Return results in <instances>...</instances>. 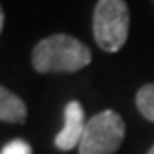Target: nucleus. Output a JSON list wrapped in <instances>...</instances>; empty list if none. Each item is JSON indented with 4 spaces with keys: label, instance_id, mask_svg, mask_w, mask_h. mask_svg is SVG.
I'll list each match as a JSON object with an SVG mask.
<instances>
[{
    "label": "nucleus",
    "instance_id": "f257e3e1",
    "mask_svg": "<svg viewBox=\"0 0 154 154\" xmlns=\"http://www.w3.org/2000/svg\"><path fill=\"white\" fill-rule=\"evenodd\" d=\"M89 47L69 34H54L41 39L32 52V65L41 74L76 72L91 63Z\"/></svg>",
    "mask_w": 154,
    "mask_h": 154
},
{
    "label": "nucleus",
    "instance_id": "f03ea898",
    "mask_svg": "<svg viewBox=\"0 0 154 154\" xmlns=\"http://www.w3.org/2000/svg\"><path fill=\"white\" fill-rule=\"evenodd\" d=\"M130 11L125 0H98L93 11V35L104 52H117L128 39Z\"/></svg>",
    "mask_w": 154,
    "mask_h": 154
},
{
    "label": "nucleus",
    "instance_id": "7ed1b4c3",
    "mask_svg": "<svg viewBox=\"0 0 154 154\" xmlns=\"http://www.w3.org/2000/svg\"><path fill=\"white\" fill-rule=\"evenodd\" d=\"M125 121L113 109H104L85 125L84 137L78 145L80 154H113L125 141Z\"/></svg>",
    "mask_w": 154,
    "mask_h": 154
},
{
    "label": "nucleus",
    "instance_id": "20e7f679",
    "mask_svg": "<svg viewBox=\"0 0 154 154\" xmlns=\"http://www.w3.org/2000/svg\"><path fill=\"white\" fill-rule=\"evenodd\" d=\"M65 125L61 132L54 139V145L60 150H71L76 145H80V141L84 137V130H85V113L84 108L78 100H71L65 106Z\"/></svg>",
    "mask_w": 154,
    "mask_h": 154
},
{
    "label": "nucleus",
    "instance_id": "39448f33",
    "mask_svg": "<svg viewBox=\"0 0 154 154\" xmlns=\"http://www.w3.org/2000/svg\"><path fill=\"white\" fill-rule=\"evenodd\" d=\"M28 115V108L20 97H17L8 87H0V119L2 123L23 125Z\"/></svg>",
    "mask_w": 154,
    "mask_h": 154
},
{
    "label": "nucleus",
    "instance_id": "423d86ee",
    "mask_svg": "<svg viewBox=\"0 0 154 154\" xmlns=\"http://www.w3.org/2000/svg\"><path fill=\"white\" fill-rule=\"evenodd\" d=\"M136 106L147 121L154 123V82L139 87V91L136 95Z\"/></svg>",
    "mask_w": 154,
    "mask_h": 154
},
{
    "label": "nucleus",
    "instance_id": "0eeeda50",
    "mask_svg": "<svg viewBox=\"0 0 154 154\" xmlns=\"http://www.w3.org/2000/svg\"><path fill=\"white\" fill-rule=\"evenodd\" d=\"M0 154H32V147L24 139H15L11 143H8V145H4Z\"/></svg>",
    "mask_w": 154,
    "mask_h": 154
},
{
    "label": "nucleus",
    "instance_id": "6e6552de",
    "mask_svg": "<svg viewBox=\"0 0 154 154\" xmlns=\"http://www.w3.org/2000/svg\"><path fill=\"white\" fill-rule=\"evenodd\" d=\"M2 28H4V11L0 13V30H2Z\"/></svg>",
    "mask_w": 154,
    "mask_h": 154
},
{
    "label": "nucleus",
    "instance_id": "1a4fd4ad",
    "mask_svg": "<svg viewBox=\"0 0 154 154\" xmlns=\"http://www.w3.org/2000/svg\"><path fill=\"white\" fill-rule=\"evenodd\" d=\"M147 154H154V145H152V147H150V150H149V152H147Z\"/></svg>",
    "mask_w": 154,
    "mask_h": 154
}]
</instances>
